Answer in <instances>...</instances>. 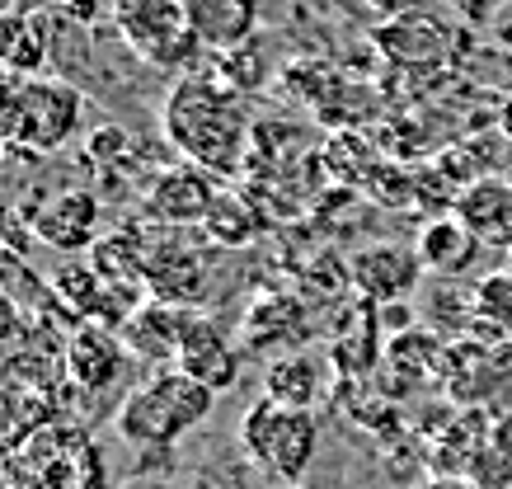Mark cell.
I'll return each instance as SVG.
<instances>
[{
    "mask_svg": "<svg viewBox=\"0 0 512 489\" xmlns=\"http://www.w3.org/2000/svg\"><path fill=\"white\" fill-rule=\"evenodd\" d=\"M188 320H193L188 306H170V301L151 297L137 316L123 325V339H127V348H132L137 358H146V363H170V358H179V344H184Z\"/></svg>",
    "mask_w": 512,
    "mask_h": 489,
    "instance_id": "12",
    "label": "cell"
},
{
    "mask_svg": "<svg viewBox=\"0 0 512 489\" xmlns=\"http://www.w3.org/2000/svg\"><path fill=\"white\" fill-rule=\"evenodd\" d=\"M245 457L278 485H301L320 457V419L315 410H287L278 400H254L240 419Z\"/></svg>",
    "mask_w": 512,
    "mask_h": 489,
    "instance_id": "3",
    "label": "cell"
},
{
    "mask_svg": "<svg viewBox=\"0 0 512 489\" xmlns=\"http://www.w3.org/2000/svg\"><path fill=\"white\" fill-rule=\"evenodd\" d=\"M217 174L198 170V165H179V170L156 174V184L146 193V207L160 221H202L217 203Z\"/></svg>",
    "mask_w": 512,
    "mask_h": 489,
    "instance_id": "11",
    "label": "cell"
},
{
    "mask_svg": "<svg viewBox=\"0 0 512 489\" xmlns=\"http://www.w3.org/2000/svg\"><path fill=\"white\" fill-rule=\"evenodd\" d=\"M146 287H151L156 301L193 306V301H202V292H207V269L198 264L193 250H170V245H160V250L146 254Z\"/></svg>",
    "mask_w": 512,
    "mask_h": 489,
    "instance_id": "16",
    "label": "cell"
},
{
    "mask_svg": "<svg viewBox=\"0 0 512 489\" xmlns=\"http://www.w3.org/2000/svg\"><path fill=\"white\" fill-rule=\"evenodd\" d=\"M80 123V95L66 80L19 85V142L33 151H57Z\"/></svg>",
    "mask_w": 512,
    "mask_h": 489,
    "instance_id": "6",
    "label": "cell"
},
{
    "mask_svg": "<svg viewBox=\"0 0 512 489\" xmlns=\"http://www.w3.org/2000/svg\"><path fill=\"white\" fill-rule=\"evenodd\" d=\"M212 400H217V391L184 377L179 367H165L123 400L118 433L132 447H170L174 438H184L188 428H198L212 414Z\"/></svg>",
    "mask_w": 512,
    "mask_h": 489,
    "instance_id": "2",
    "label": "cell"
},
{
    "mask_svg": "<svg viewBox=\"0 0 512 489\" xmlns=\"http://www.w3.org/2000/svg\"><path fill=\"white\" fill-rule=\"evenodd\" d=\"M508 254H512V250H508Z\"/></svg>",
    "mask_w": 512,
    "mask_h": 489,
    "instance_id": "29",
    "label": "cell"
},
{
    "mask_svg": "<svg viewBox=\"0 0 512 489\" xmlns=\"http://www.w3.org/2000/svg\"><path fill=\"white\" fill-rule=\"evenodd\" d=\"M278 489H311V485H306V480H301V485H278Z\"/></svg>",
    "mask_w": 512,
    "mask_h": 489,
    "instance_id": "28",
    "label": "cell"
},
{
    "mask_svg": "<svg viewBox=\"0 0 512 489\" xmlns=\"http://www.w3.org/2000/svg\"><path fill=\"white\" fill-rule=\"evenodd\" d=\"M367 198H376L381 207H414L419 203V189H414V170H400V165H376L372 179H367Z\"/></svg>",
    "mask_w": 512,
    "mask_h": 489,
    "instance_id": "24",
    "label": "cell"
},
{
    "mask_svg": "<svg viewBox=\"0 0 512 489\" xmlns=\"http://www.w3.org/2000/svg\"><path fill=\"white\" fill-rule=\"evenodd\" d=\"M456 217L475 231L480 245L512 250V179L508 174H489L480 184H470L456 198Z\"/></svg>",
    "mask_w": 512,
    "mask_h": 489,
    "instance_id": "10",
    "label": "cell"
},
{
    "mask_svg": "<svg viewBox=\"0 0 512 489\" xmlns=\"http://www.w3.org/2000/svg\"><path fill=\"white\" fill-rule=\"evenodd\" d=\"M52 292H57V301H66L76 316H99L104 278H99V269L85 264V259H66V264L52 269Z\"/></svg>",
    "mask_w": 512,
    "mask_h": 489,
    "instance_id": "21",
    "label": "cell"
},
{
    "mask_svg": "<svg viewBox=\"0 0 512 489\" xmlns=\"http://www.w3.org/2000/svg\"><path fill=\"white\" fill-rule=\"evenodd\" d=\"M19 330H24V316H19V306L5 292H0V348L5 344H15Z\"/></svg>",
    "mask_w": 512,
    "mask_h": 489,
    "instance_id": "25",
    "label": "cell"
},
{
    "mask_svg": "<svg viewBox=\"0 0 512 489\" xmlns=\"http://www.w3.org/2000/svg\"><path fill=\"white\" fill-rule=\"evenodd\" d=\"M419 259L428 273H442V278H456V273H466L475 259H480V240L470 231L466 221L456 217V212H442V217H428L419 231Z\"/></svg>",
    "mask_w": 512,
    "mask_h": 489,
    "instance_id": "13",
    "label": "cell"
},
{
    "mask_svg": "<svg viewBox=\"0 0 512 489\" xmlns=\"http://www.w3.org/2000/svg\"><path fill=\"white\" fill-rule=\"evenodd\" d=\"M29 231L62 254L90 250L99 236V198H94V189H76V184L57 189L43 207H33Z\"/></svg>",
    "mask_w": 512,
    "mask_h": 489,
    "instance_id": "7",
    "label": "cell"
},
{
    "mask_svg": "<svg viewBox=\"0 0 512 489\" xmlns=\"http://www.w3.org/2000/svg\"><path fill=\"white\" fill-rule=\"evenodd\" d=\"M160 123H165L170 146L188 165L217 174V179H235L254 151V118H249L245 95H235L217 76L188 71L174 80Z\"/></svg>",
    "mask_w": 512,
    "mask_h": 489,
    "instance_id": "1",
    "label": "cell"
},
{
    "mask_svg": "<svg viewBox=\"0 0 512 489\" xmlns=\"http://www.w3.org/2000/svg\"><path fill=\"white\" fill-rule=\"evenodd\" d=\"M113 24H118L127 48L160 71H188L193 52L202 48L193 38L184 0H118Z\"/></svg>",
    "mask_w": 512,
    "mask_h": 489,
    "instance_id": "4",
    "label": "cell"
},
{
    "mask_svg": "<svg viewBox=\"0 0 512 489\" xmlns=\"http://www.w3.org/2000/svg\"><path fill=\"white\" fill-rule=\"evenodd\" d=\"M348 283L367 306H395V301H409L419 292L423 259L409 245L376 240V245H362L348 254Z\"/></svg>",
    "mask_w": 512,
    "mask_h": 489,
    "instance_id": "5",
    "label": "cell"
},
{
    "mask_svg": "<svg viewBox=\"0 0 512 489\" xmlns=\"http://www.w3.org/2000/svg\"><path fill=\"white\" fill-rule=\"evenodd\" d=\"M498 132H503V137L512 142V99L503 104V109H498Z\"/></svg>",
    "mask_w": 512,
    "mask_h": 489,
    "instance_id": "27",
    "label": "cell"
},
{
    "mask_svg": "<svg viewBox=\"0 0 512 489\" xmlns=\"http://www.w3.org/2000/svg\"><path fill=\"white\" fill-rule=\"evenodd\" d=\"M268 221L259 217V207L249 203V193H235V189H221L212 212L202 217V231L217 240V245H245L264 231Z\"/></svg>",
    "mask_w": 512,
    "mask_h": 489,
    "instance_id": "19",
    "label": "cell"
},
{
    "mask_svg": "<svg viewBox=\"0 0 512 489\" xmlns=\"http://www.w3.org/2000/svg\"><path fill=\"white\" fill-rule=\"evenodd\" d=\"M325 395V363L311 353H287L273 358L264 377V400H278L287 410H315V400Z\"/></svg>",
    "mask_w": 512,
    "mask_h": 489,
    "instance_id": "17",
    "label": "cell"
},
{
    "mask_svg": "<svg viewBox=\"0 0 512 489\" xmlns=\"http://www.w3.org/2000/svg\"><path fill=\"white\" fill-rule=\"evenodd\" d=\"M66 372L85 386V391H104L123 377V344L109 325H80L66 344Z\"/></svg>",
    "mask_w": 512,
    "mask_h": 489,
    "instance_id": "14",
    "label": "cell"
},
{
    "mask_svg": "<svg viewBox=\"0 0 512 489\" xmlns=\"http://www.w3.org/2000/svg\"><path fill=\"white\" fill-rule=\"evenodd\" d=\"M217 80L231 85L235 95H254V90L268 80V57H264V48H259V38L217 52Z\"/></svg>",
    "mask_w": 512,
    "mask_h": 489,
    "instance_id": "22",
    "label": "cell"
},
{
    "mask_svg": "<svg viewBox=\"0 0 512 489\" xmlns=\"http://www.w3.org/2000/svg\"><path fill=\"white\" fill-rule=\"evenodd\" d=\"M494 452H503V457H512V424L494 428Z\"/></svg>",
    "mask_w": 512,
    "mask_h": 489,
    "instance_id": "26",
    "label": "cell"
},
{
    "mask_svg": "<svg viewBox=\"0 0 512 489\" xmlns=\"http://www.w3.org/2000/svg\"><path fill=\"white\" fill-rule=\"evenodd\" d=\"M188 5V24H193V38L202 48H235V43H249L254 38V19H259V5L254 0H184Z\"/></svg>",
    "mask_w": 512,
    "mask_h": 489,
    "instance_id": "15",
    "label": "cell"
},
{
    "mask_svg": "<svg viewBox=\"0 0 512 489\" xmlns=\"http://www.w3.org/2000/svg\"><path fill=\"white\" fill-rule=\"evenodd\" d=\"M470 311L494 334H512V269L484 273L475 283V292H470Z\"/></svg>",
    "mask_w": 512,
    "mask_h": 489,
    "instance_id": "23",
    "label": "cell"
},
{
    "mask_svg": "<svg viewBox=\"0 0 512 489\" xmlns=\"http://www.w3.org/2000/svg\"><path fill=\"white\" fill-rule=\"evenodd\" d=\"M174 367H179L184 377L202 381L207 391H231L235 381H240V353H235L231 339H226L212 320H202V316L188 320Z\"/></svg>",
    "mask_w": 512,
    "mask_h": 489,
    "instance_id": "8",
    "label": "cell"
},
{
    "mask_svg": "<svg viewBox=\"0 0 512 489\" xmlns=\"http://www.w3.org/2000/svg\"><path fill=\"white\" fill-rule=\"evenodd\" d=\"M43 62H47V38L38 33V24L29 15L0 19V66L19 71V76H33V71H43Z\"/></svg>",
    "mask_w": 512,
    "mask_h": 489,
    "instance_id": "20",
    "label": "cell"
},
{
    "mask_svg": "<svg viewBox=\"0 0 512 489\" xmlns=\"http://www.w3.org/2000/svg\"><path fill=\"white\" fill-rule=\"evenodd\" d=\"M306 334V311L296 297H264L249 306L245 339L249 348H273V344H301Z\"/></svg>",
    "mask_w": 512,
    "mask_h": 489,
    "instance_id": "18",
    "label": "cell"
},
{
    "mask_svg": "<svg viewBox=\"0 0 512 489\" xmlns=\"http://www.w3.org/2000/svg\"><path fill=\"white\" fill-rule=\"evenodd\" d=\"M376 48L386 52L395 66H437L451 48V29L442 19L423 15V10H409V15H395L390 24L376 29Z\"/></svg>",
    "mask_w": 512,
    "mask_h": 489,
    "instance_id": "9",
    "label": "cell"
}]
</instances>
